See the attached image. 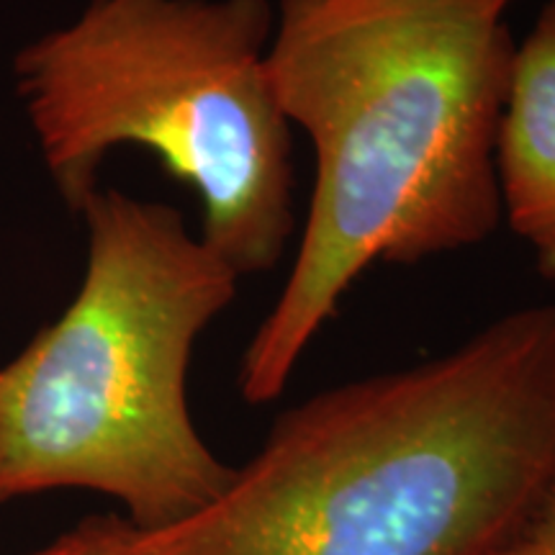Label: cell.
Wrapping results in <instances>:
<instances>
[{
    "label": "cell",
    "mask_w": 555,
    "mask_h": 555,
    "mask_svg": "<svg viewBox=\"0 0 555 555\" xmlns=\"http://www.w3.org/2000/svg\"><path fill=\"white\" fill-rule=\"evenodd\" d=\"M512 3L278 0L268 75L317 172L294 266L242 356L247 404L283 397L367 268L476 247L502 224Z\"/></svg>",
    "instance_id": "obj_1"
},
{
    "label": "cell",
    "mask_w": 555,
    "mask_h": 555,
    "mask_svg": "<svg viewBox=\"0 0 555 555\" xmlns=\"http://www.w3.org/2000/svg\"><path fill=\"white\" fill-rule=\"evenodd\" d=\"M555 486V307L275 416L217 499L119 555H494Z\"/></svg>",
    "instance_id": "obj_2"
},
{
    "label": "cell",
    "mask_w": 555,
    "mask_h": 555,
    "mask_svg": "<svg viewBox=\"0 0 555 555\" xmlns=\"http://www.w3.org/2000/svg\"><path fill=\"white\" fill-rule=\"evenodd\" d=\"M78 214V294L0 367V504L95 491L131 527L157 530L217 499L234 474L193 422L189 371L240 275L168 204L99 189Z\"/></svg>",
    "instance_id": "obj_3"
},
{
    "label": "cell",
    "mask_w": 555,
    "mask_h": 555,
    "mask_svg": "<svg viewBox=\"0 0 555 555\" xmlns=\"http://www.w3.org/2000/svg\"><path fill=\"white\" fill-rule=\"evenodd\" d=\"M270 0H88L16 54L18 95L73 211L103 159L144 147L201 201V240L242 275L296 232L294 142L268 75Z\"/></svg>",
    "instance_id": "obj_4"
},
{
    "label": "cell",
    "mask_w": 555,
    "mask_h": 555,
    "mask_svg": "<svg viewBox=\"0 0 555 555\" xmlns=\"http://www.w3.org/2000/svg\"><path fill=\"white\" fill-rule=\"evenodd\" d=\"M494 165L502 219L555 283V0L515 52Z\"/></svg>",
    "instance_id": "obj_5"
},
{
    "label": "cell",
    "mask_w": 555,
    "mask_h": 555,
    "mask_svg": "<svg viewBox=\"0 0 555 555\" xmlns=\"http://www.w3.org/2000/svg\"><path fill=\"white\" fill-rule=\"evenodd\" d=\"M129 522L119 515H95L80 519L52 540L50 545L26 555H119Z\"/></svg>",
    "instance_id": "obj_6"
},
{
    "label": "cell",
    "mask_w": 555,
    "mask_h": 555,
    "mask_svg": "<svg viewBox=\"0 0 555 555\" xmlns=\"http://www.w3.org/2000/svg\"><path fill=\"white\" fill-rule=\"evenodd\" d=\"M494 555H555V486L522 525V530Z\"/></svg>",
    "instance_id": "obj_7"
}]
</instances>
